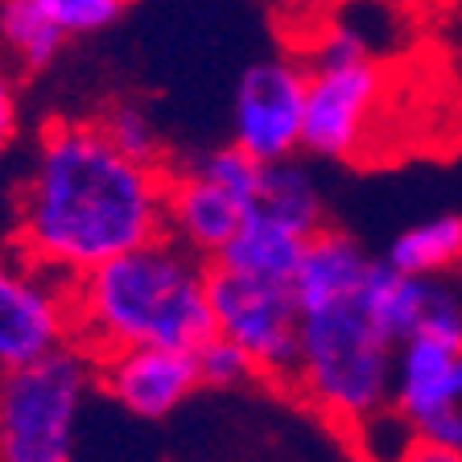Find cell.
Listing matches in <instances>:
<instances>
[{
    "instance_id": "1",
    "label": "cell",
    "mask_w": 462,
    "mask_h": 462,
    "mask_svg": "<svg viewBox=\"0 0 462 462\" xmlns=\"http://www.w3.org/2000/svg\"><path fill=\"white\" fill-rule=\"evenodd\" d=\"M170 165L125 153L96 116L42 125L13 190L9 248L62 281L165 236Z\"/></svg>"
},
{
    "instance_id": "2",
    "label": "cell",
    "mask_w": 462,
    "mask_h": 462,
    "mask_svg": "<svg viewBox=\"0 0 462 462\" xmlns=\"http://www.w3.org/2000/svg\"><path fill=\"white\" fill-rule=\"evenodd\" d=\"M207 273L211 260L173 236L104 260L70 281V343L91 359L144 343L194 351L215 335Z\"/></svg>"
},
{
    "instance_id": "3",
    "label": "cell",
    "mask_w": 462,
    "mask_h": 462,
    "mask_svg": "<svg viewBox=\"0 0 462 462\" xmlns=\"http://www.w3.org/2000/svg\"><path fill=\"white\" fill-rule=\"evenodd\" d=\"M393 364L396 343L364 306V289L351 298L301 306L298 372L289 380V393L318 409L327 421L356 433L372 417L388 413Z\"/></svg>"
},
{
    "instance_id": "4",
    "label": "cell",
    "mask_w": 462,
    "mask_h": 462,
    "mask_svg": "<svg viewBox=\"0 0 462 462\" xmlns=\"http://www.w3.org/2000/svg\"><path fill=\"white\" fill-rule=\"evenodd\" d=\"M96 359L67 343L0 375V462H75Z\"/></svg>"
},
{
    "instance_id": "5",
    "label": "cell",
    "mask_w": 462,
    "mask_h": 462,
    "mask_svg": "<svg viewBox=\"0 0 462 462\" xmlns=\"http://www.w3.org/2000/svg\"><path fill=\"white\" fill-rule=\"evenodd\" d=\"M384 96V70L359 29L330 25L306 62V128L301 153L346 162L364 149L372 116Z\"/></svg>"
},
{
    "instance_id": "6",
    "label": "cell",
    "mask_w": 462,
    "mask_h": 462,
    "mask_svg": "<svg viewBox=\"0 0 462 462\" xmlns=\"http://www.w3.org/2000/svg\"><path fill=\"white\" fill-rule=\"evenodd\" d=\"M207 289H211L215 330L248 351L260 380L289 388V380L298 372V322H301L293 281L256 277V273H240L211 260Z\"/></svg>"
},
{
    "instance_id": "7",
    "label": "cell",
    "mask_w": 462,
    "mask_h": 462,
    "mask_svg": "<svg viewBox=\"0 0 462 462\" xmlns=\"http://www.w3.org/2000/svg\"><path fill=\"white\" fill-rule=\"evenodd\" d=\"M70 343V281L0 248V375Z\"/></svg>"
},
{
    "instance_id": "8",
    "label": "cell",
    "mask_w": 462,
    "mask_h": 462,
    "mask_svg": "<svg viewBox=\"0 0 462 462\" xmlns=\"http://www.w3.org/2000/svg\"><path fill=\"white\" fill-rule=\"evenodd\" d=\"M306 128V62L260 58L236 83L231 141L256 162H285L301 153Z\"/></svg>"
},
{
    "instance_id": "9",
    "label": "cell",
    "mask_w": 462,
    "mask_h": 462,
    "mask_svg": "<svg viewBox=\"0 0 462 462\" xmlns=\"http://www.w3.org/2000/svg\"><path fill=\"white\" fill-rule=\"evenodd\" d=\"M96 380L125 413L165 421L202 388L199 359L182 346H125L96 359Z\"/></svg>"
},
{
    "instance_id": "10",
    "label": "cell",
    "mask_w": 462,
    "mask_h": 462,
    "mask_svg": "<svg viewBox=\"0 0 462 462\" xmlns=\"http://www.w3.org/2000/svg\"><path fill=\"white\" fill-rule=\"evenodd\" d=\"M252 202L207 173L182 162H170V190H165V236L190 248L194 256L215 260L227 240L240 231Z\"/></svg>"
},
{
    "instance_id": "11",
    "label": "cell",
    "mask_w": 462,
    "mask_h": 462,
    "mask_svg": "<svg viewBox=\"0 0 462 462\" xmlns=\"http://www.w3.org/2000/svg\"><path fill=\"white\" fill-rule=\"evenodd\" d=\"M306 244H310L306 231L289 227V223H281L277 215L260 211V207H248L240 231H236L227 240V248L215 256V264H227V269H240V273H256V277L293 281Z\"/></svg>"
},
{
    "instance_id": "12",
    "label": "cell",
    "mask_w": 462,
    "mask_h": 462,
    "mask_svg": "<svg viewBox=\"0 0 462 462\" xmlns=\"http://www.w3.org/2000/svg\"><path fill=\"white\" fill-rule=\"evenodd\" d=\"M67 33L46 17L38 0H0V50L21 75H42L67 50Z\"/></svg>"
},
{
    "instance_id": "13",
    "label": "cell",
    "mask_w": 462,
    "mask_h": 462,
    "mask_svg": "<svg viewBox=\"0 0 462 462\" xmlns=\"http://www.w3.org/2000/svg\"><path fill=\"white\" fill-rule=\"evenodd\" d=\"M252 207L277 215L281 223L306 231V236H314V231L327 227L322 190H318V182L310 178V170L298 162V157H285V162H264L260 190H256V202H252Z\"/></svg>"
},
{
    "instance_id": "14",
    "label": "cell",
    "mask_w": 462,
    "mask_h": 462,
    "mask_svg": "<svg viewBox=\"0 0 462 462\" xmlns=\"http://www.w3.org/2000/svg\"><path fill=\"white\" fill-rule=\"evenodd\" d=\"M462 256V215H433L413 227H404L388 244L384 260L417 277H446Z\"/></svg>"
},
{
    "instance_id": "15",
    "label": "cell",
    "mask_w": 462,
    "mask_h": 462,
    "mask_svg": "<svg viewBox=\"0 0 462 462\" xmlns=\"http://www.w3.org/2000/svg\"><path fill=\"white\" fill-rule=\"evenodd\" d=\"M404 425H409V433L421 438V442L446 446V450L462 454V356L454 359V367L446 372L438 393H433Z\"/></svg>"
},
{
    "instance_id": "16",
    "label": "cell",
    "mask_w": 462,
    "mask_h": 462,
    "mask_svg": "<svg viewBox=\"0 0 462 462\" xmlns=\"http://www.w3.org/2000/svg\"><path fill=\"white\" fill-rule=\"evenodd\" d=\"M96 120L104 125V133L112 136L125 153L141 157V162H149V165H170V153H165V141H162V133H157L153 116H149V107L136 104V99H116Z\"/></svg>"
},
{
    "instance_id": "17",
    "label": "cell",
    "mask_w": 462,
    "mask_h": 462,
    "mask_svg": "<svg viewBox=\"0 0 462 462\" xmlns=\"http://www.w3.org/2000/svg\"><path fill=\"white\" fill-rule=\"evenodd\" d=\"M194 359H199V380L202 388H244L252 380H260L252 356L240 343H231L227 335L215 330L202 346H194Z\"/></svg>"
},
{
    "instance_id": "18",
    "label": "cell",
    "mask_w": 462,
    "mask_h": 462,
    "mask_svg": "<svg viewBox=\"0 0 462 462\" xmlns=\"http://www.w3.org/2000/svg\"><path fill=\"white\" fill-rule=\"evenodd\" d=\"M38 5L67 38H91L125 13V0H38Z\"/></svg>"
},
{
    "instance_id": "19",
    "label": "cell",
    "mask_w": 462,
    "mask_h": 462,
    "mask_svg": "<svg viewBox=\"0 0 462 462\" xmlns=\"http://www.w3.org/2000/svg\"><path fill=\"white\" fill-rule=\"evenodd\" d=\"M21 136V70L0 50V157L13 149Z\"/></svg>"
},
{
    "instance_id": "20",
    "label": "cell",
    "mask_w": 462,
    "mask_h": 462,
    "mask_svg": "<svg viewBox=\"0 0 462 462\" xmlns=\"http://www.w3.org/2000/svg\"><path fill=\"white\" fill-rule=\"evenodd\" d=\"M393 462H462L458 450H446V446H433V442H421V438H413V442L404 446L401 454H396Z\"/></svg>"
},
{
    "instance_id": "21",
    "label": "cell",
    "mask_w": 462,
    "mask_h": 462,
    "mask_svg": "<svg viewBox=\"0 0 462 462\" xmlns=\"http://www.w3.org/2000/svg\"><path fill=\"white\" fill-rule=\"evenodd\" d=\"M454 273H458V277H462V256H458V264H454Z\"/></svg>"
},
{
    "instance_id": "22",
    "label": "cell",
    "mask_w": 462,
    "mask_h": 462,
    "mask_svg": "<svg viewBox=\"0 0 462 462\" xmlns=\"http://www.w3.org/2000/svg\"><path fill=\"white\" fill-rule=\"evenodd\" d=\"M125 5H133V0H125Z\"/></svg>"
}]
</instances>
